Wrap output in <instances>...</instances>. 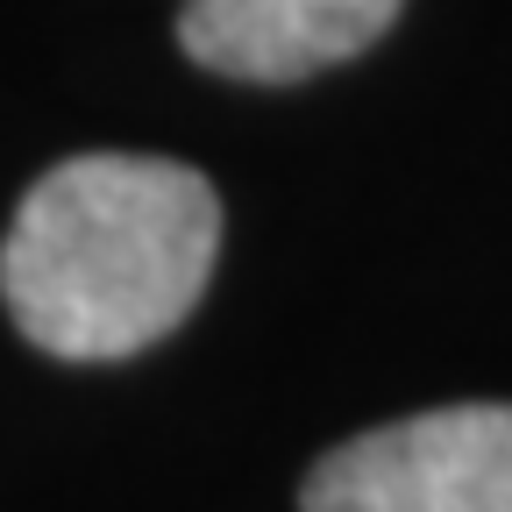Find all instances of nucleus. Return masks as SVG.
<instances>
[{
  "label": "nucleus",
  "mask_w": 512,
  "mask_h": 512,
  "mask_svg": "<svg viewBox=\"0 0 512 512\" xmlns=\"http://www.w3.org/2000/svg\"><path fill=\"white\" fill-rule=\"evenodd\" d=\"M221 249V192L171 157H64L0 242L15 328L64 363H114L200 306Z\"/></svg>",
  "instance_id": "obj_1"
},
{
  "label": "nucleus",
  "mask_w": 512,
  "mask_h": 512,
  "mask_svg": "<svg viewBox=\"0 0 512 512\" xmlns=\"http://www.w3.org/2000/svg\"><path fill=\"white\" fill-rule=\"evenodd\" d=\"M306 512H512V406L470 399L328 448Z\"/></svg>",
  "instance_id": "obj_2"
},
{
  "label": "nucleus",
  "mask_w": 512,
  "mask_h": 512,
  "mask_svg": "<svg viewBox=\"0 0 512 512\" xmlns=\"http://www.w3.org/2000/svg\"><path fill=\"white\" fill-rule=\"evenodd\" d=\"M406 0H185L178 43L200 72L242 86H292L363 57Z\"/></svg>",
  "instance_id": "obj_3"
}]
</instances>
